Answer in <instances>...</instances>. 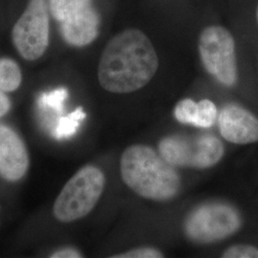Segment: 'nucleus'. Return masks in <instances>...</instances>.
<instances>
[{
	"label": "nucleus",
	"instance_id": "19",
	"mask_svg": "<svg viewBox=\"0 0 258 258\" xmlns=\"http://www.w3.org/2000/svg\"><path fill=\"white\" fill-rule=\"evenodd\" d=\"M50 257L53 258H80L83 257V254L80 250L73 247H65L55 250Z\"/></svg>",
	"mask_w": 258,
	"mask_h": 258
},
{
	"label": "nucleus",
	"instance_id": "5",
	"mask_svg": "<svg viewBox=\"0 0 258 258\" xmlns=\"http://www.w3.org/2000/svg\"><path fill=\"white\" fill-rule=\"evenodd\" d=\"M159 153L175 167L205 169L215 166L221 160L225 148L221 141L212 134H173L160 141Z\"/></svg>",
	"mask_w": 258,
	"mask_h": 258
},
{
	"label": "nucleus",
	"instance_id": "15",
	"mask_svg": "<svg viewBox=\"0 0 258 258\" xmlns=\"http://www.w3.org/2000/svg\"><path fill=\"white\" fill-rule=\"evenodd\" d=\"M67 97L68 90L65 87H59L51 92L43 93L38 99V103L43 107L48 106L54 110L61 111Z\"/></svg>",
	"mask_w": 258,
	"mask_h": 258
},
{
	"label": "nucleus",
	"instance_id": "1",
	"mask_svg": "<svg viewBox=\"0 0 258 258\" xmlns=\"http://www.w3.org/2000/svg\"><path fill=\"white\" fill-rule=\"evenodd\" d=\"M159 68L156 50L141 30L127 29L112 37L102 51L98 80L102 88L128 94L145 87Z\"/></svg>",
	"mask_w": 258,
	"mask_h": 258
},
{
	"label": "nucleus",
	"instance_id": "9",
	"mask_svg": "<svg viewBox=\"0 0 258 258\" xmlns=\"http://www.w3.org/2000/svg\"><path fill=\"white\" fill-rule=\"evenodd\" d=\"M222 137L235 145H249L258 142V119L248 109L228 104L223 107L219 119Z\"/></svg>",
	"mask_w": 258,
	"mask_h": 258
},
{
	"label": "nucleus",
	"instance_id": "8",
	"mask_svg": "<svg viewBox=\"0 0 258 258\" xmlns=\"http://www.w3.org/2000/svg\"><path fill=\"white\" fill-rule=\"evenodd\" d=\"M30 166L27 148L12 127L0 123V177L18 182L26 175Z\"/></svg>",
	"mask_w": 258,
	"mask_h": 258
},
{
	"label": "nucleus",
	"instance_id": "7",
	"mask_svg": "<svg viewBox=\"0 0 258 258\" xmlns=\"http://www.w3.org/2000/svg\"><path fill=\"white\" fill-rule=\"evenodd\" d=\"M199 54L206 70L226 86L238 79L235 42L231 33L222 26L204 29L199 37Z\"/></svg>",
	"mask_w": 258,
	"mask_h": 258
},
{
	"label": "nucleus",
	"instance_id": "17",
	"mask_svg": "<svg viewBox=\"0 0 258 258\" xmlns=\"http://www.w3.org/2000/svg\"><path fill=\"white\" fill-rule=\"evenodd\" d=\"M224 258H258V249L251 245H233L222 253Z\"/></svg>",
	"mask_w": 258,
	"mask_h": 258
},
{
	"label": "nucleus",
	"instance_id": "14",
	"mask_svg": "<svg viewBox=\"0 0 258 258\" xmlns=\"http://www.w3.org/2000/svg\"><path fill=\"white\" fill-rule=\"evenodd\" d=\"M176 120L184 124H191L197 126L200 116L199 102L191 99H184L176 104L174 109Z\"/></svg>",
	"mask_w": 258,
	"mask_h": 258
},
{
	"label": "nucleus",
	"instance_id": "20",
	"mask_svg": "<svg viewBox=\"0 0 258 258\" xmlns=\"http://www.w3.org/2000/svg\"><path fill=\"white\" fill-rule=\"evenodd\" d=\"M11 109V101L7 93L0 89V118L5 116Z\"/></svg>",
	"mask_w": 258,
	"mask_h": 258
},
{
	"label": "nucleus",
	"instance_id": "21",
	"mask_svg": "<svg viewBox=\"0 0 258 258\" xmlns=\"http://www.w3.org/2000/svg\"><path fill=\"white\" fill-rule=\"evenodd\" d=\"M257 20H258V9H257Z\"/></svg>",
	"mask_w": 258,
	"mask_h": 258
},
{
	"label": "nucleus",
	"instance_id": "3",
	"mask_svg": "<svg viewBox=\"0 0 258 258\" xmlns=\"http://www.w3.org/2000/svg\"><path fill=\"white\" fill-rule=\"evenodd\" d=\"M105 176L92 165L83 166L65 184L53 206V214L61 223L80 220L87 216L102 196Z\"/></svg>",
	"mask_w": 258,
	"mask_h": 258
},
{
	"label": "nucleus",
	"instance_id": "12",
	"mask_svg": "<svg viewBox=\"0 0 258 258\" xmlns=\"http://www.w3.org/2000/svg\"><path fill=\"white\" fill-rule=\"evenodd\" d=\"M50 14L58 22L92 6V0H49Z\"/></svg>",
	"mask_w": 258,
	"mask_h": 258
},
{
	"label": "nucleus",
	"instance_id": "18",
	"mask_svg": "<svg viewBox=\"0 0 258 258\" xmlns=\"http://www.w3.org/2000/svg\"><path fill=\"white\" fill-rule=\"evenodd\" d=\"M113 258H161L164 254L161 250L152 247H142L130 249L120 254H115Z\"/></svg>",
	"mask_w": 258,
	"mask_h": 258
},
{
	"label": "nucleus",
	"instance_id": "2",
	"mask_svg": "<svg viewBox=\"0 0 258 258\" xmlns=\"http://www.w3.org/2000/svg\"><path fill=\"white\" fill-rule=\"evenodd\" d=\"M120 175L124 184L139 196L154 201L173 199L181 188L175 166L145 145H133L120 157Z\"/></svg>",
	"mask_w": 258,
	"mask_h": 258
},
{
	"label": "nucleus",
	"instance_id": "13",
	"mask_svg": "<svg viewBox=\"0 0 258 258\" xmlns=\"http://www.w3.org/2000/svg\"><path fill=\"white\" fill-rule=\"evenodd\" d=\"M86 117L83 107H79L70 113L68 116L61 117L55 126L54 137L56 140H64L71 138L77 133L80 127V123Z\"/></svg>",
	"mask_w": 258,
	"mask_h": 258
},
{
	"label": "nucleus",
	"instance_id": "10",
	"mask_svg": "<svg viewBox=\"0 0 258 258\" xmlns=\"http://www.w3.org/2000/svg\"><path fill=\"white\" fill-rule=\"evenodd\" d=\"M59 24L61 36L67 44L84 47L91 44L99 36L101 19L98 12L90 6Z\"/></svg>",
	"mask_w": 258,
	"mask_h": 258
},
{
	"label": "nucleus",
	"instance_id": "4",
	"mask_svg": "<svg viewBox=\"0 0 258 258\" xmlns=\"http://www.w3.org/2000/svg\"><path fill=\"white\" fill-rule=\"evenodd\" d=\"M242 217L236 208L226 202L202 204L188 213L184 223L186 237L197 244H212L239 231Z\"/></svg>",
	"mask_w": 258,
	"mask_h": 258
},
{
	"label": "nucleus",
	"instance_id": "6",
	"mask_svg": "<svg viewBox=\"0 0 258 258\" xmlns=\"http://www.w3.org/2000/svg\"><path fill=\"white\" fill-rule=\"evenodd\" d=\"M50 10L47 0H29L12 29V40L19 55L35 61L45 54L50 41Z\"/></svg>",
	"mask_w": 258,
	"mask_h": 258
},
{
	"label": "nucleus",
	"instance_id": "16",
	"mask_svg": "<svg viewBox=\"0 0 258 258\" xmlns=\"http://www.w3.org/2000/svg\"><path fill=\"white\" fill-rule=\"evenodd\" d=\"M200 116L197 127L209 128L212 127L217 119V108L215 104L210 100H202L199 102Z\"/></svg>",
	"mask_w": 258,
	"mask_h": 258
},
{
	"label": "nucleus",
	"instance_id": "11",
	"mask_svg": "<svg viewBox=\"0 0 258 258\" xmlns=\"http://www.w3.org/2000/svg\"><path fill=\"white\" fill-rule=\"evenodd\" d=\"M22 83L18 62L10 57H0V89L5 93L17 91Z\"/></svg>",
	"mask_w": 258,
	"mask_h": 258
}]
</instances>
